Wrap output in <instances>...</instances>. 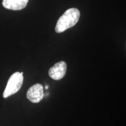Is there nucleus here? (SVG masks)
<instances>
[{"instance_id": "nucleus-1", "label": "nucleus", "mask_w": 126, "mask_h": 126, "mask_svg": "<svg viewBox=\"0 0 126 126\" xmlns=\"http://www.w3.org/2000/svg\"><path fill=\"white\" fill-rule=\"evenodd\" d=\"M80 12L78 9L72 8L67 9L58 20L55 31L60 33L73 27L78 22Z\"/></svg>"}, {"instance_id": "nucleus-2", "label": "nucleus", "mask_w": 126, "mask_h": 126, "mask_svg": "<svg viewBox=\"0 0 126 126\" xmlns=\"http://www.w3.org/2000/svg\"><path fill=\"white\" fill-rule=\"evenodd\" d=\"M23 82V72H16L9 78L4 93V98H7L20 90Z\"/></svg>"}, {"instance_id": "nucleus-5", "label": "nucleus", "mask_w": 126, "mask_h": 126, "mask_svg": "<svg viewBox=\"0 0 126 126\" xmlns=\"http://www.w3.org/2000/svg\"><path fill=\"white\" fill-rule=\"evenodd\" d=\"M28 1L29 0H3L2 5L6 9L19 11L26 7Z\"/></svg>"}, {"instance_id": "nucleus-4", "label": "nucleus", "mask_w": 126, "mask_h": 126, "mask_svg": "<svg viewBox=\"0 0 126 126\" xmlns=\"http://www.w3.org/2000/svg\"><path fill=\"white\" fill-rule=\"evenodd\" d=\"M67 72V64L65 61H61L57 63L48 70L50 78L54 80H60L65 76Z\"/></svg>"}, {"instance_id": "nucleus-3", "label": "nucleus", "mask_w": 126, "mask_h": 126, "mask_svg": "<svg viewBox=\"0 0 126 126\" xmlns=\"http://www.w3.org/2000/svg\"><path fill=\"white\" fill-rule=\"evenodd\" d=\"M43 86L40 83H36L28 89L26 96L31 102L37 103L44 97Z\"/></svg>"}]
</instances>
